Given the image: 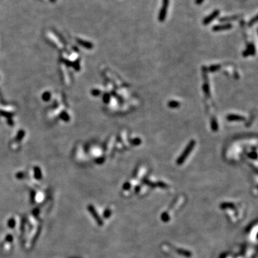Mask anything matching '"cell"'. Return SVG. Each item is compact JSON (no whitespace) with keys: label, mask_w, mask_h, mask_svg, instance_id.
I'll return each instance as SVG.
<instances>
[{"label":"cell","mask_w":258,"mask_h":258,"mask_svg":"<svg viewBox=\"0 0 258 258\" xmlns=\"http://www.w3.org/2000/svg\"><path fill=\"white\" fill-rule=\"evenodd\" d=\"M195 144H196V141L194 140L191 141L188 144V145L186 146L185 150L183 151L182 155H181L180 156H179V158L176 160L177 164L180 165V164H183V163L185 162V160L188 157V156L190 154V153L191 152L192 149H193L194 147Z\"/></svg>","instance_id":"obj_1"},{"label":"cell","mask_w":258,"mask_h":258,"mask_svg":"<svg viewBox=\"0 0 258 258\" xmlns=\"http://www.w3.org/2000/svg\"><path fill=\"white\" fill-rule=\"evenodd\" d=\"M169 0H163V4H162V7L160 10L159 14V20L160 22L164 21V19H166V14H167V10L168 7H169Z\"/></svg>","instance_id":"obj_2"},{"label":"cell","mask_w":258,"mask_h":258,"mask_svg":"<svg viewBox=\"0 0 258 258\" xmlns=\"http://www.w3.org/2000/svg\"><path fill=\"white\" fill-rule=\"evenodd\" d=\"M219 14V10H215L214 12H212V13L210 14L209 15H208L207 17H205V19L203 20V24H204V25H209V24H210L211 22H212L214 19H215L216 18L218 17Z\"/></svg>","instance_id":"obj_3"},{"label":"cell","mask_w":258,"mask_h":258,"mask_svg":"<svg viewBox=\"0 0 258 258\" xmlns=\"http://www.w3.org/2000/svg\"><path fill=\"white\" fill-rule=\"evenodd\" d=\"M88 210H89V212H90L91 215L93 216L94 219H96L97 223H98V224H99L100 226H102V225H103V221H102V219H100V216L98 215V213H97L96 209H95V208L93 207V206L89 205L88 206Z\"/></svg>","instance_id":"obj_4"},{"label":"cell","mask_w":258,"mask_h":258,"mask_svg":"<svg viewBox=\"0 0 258 258\" xmlns=\"http://www.w3.org/2000/svg\"><path fill=\"white\" fill-rule=\"evenodd\" d=\"M232 27V25L231 24L227 23V24H222V25H215L212 28V30L214 32H219V31H224V30H230Z\"/></svg>","instance_id":"obj_5"},{"label":"cell","mask_w":258,"mask_h":258,"mask_svg":"<svg viewBox=\"0 0 258 258\" xmlns=\"http://www.w3.org/2000/svg\"><path fill=\"white\" fill-rule=\"evenodd\" d=\"M227 119L230 121H243L245 120V118L243 116H239V115L231 114L227 116Z\"/></svg>","instance_id":"obj_6"},{"label":"cell","mask_w":258,"mask_h":258,"mask_svg":"<svg viewBox=\"0 0 258 258\" xmlns=\"http://www.w3.org/2000/svg\"><path fill=\"white\" fill-rule=\"evenodd\" d=\"M255 53V47L253 45L250 44L249 45V46L247 49V50H245L244 53H243V55L244 56H248V55H254Z\"/></svg>","instance_id":"obj_7"},{"label":"cell","mask_w":258,"mask_h":258,"mask_svg":"<svg viewBox=\"0 0 258 258\" xmlns=\"http://www.w3.org/2000/svg\"><path fill=\"white\" fill-rule=\"evenodd\" d=\"M239 16L238 15H235V16H231V17H223V18H220L219 19V21L220 22H228V21H232V20H236L237 19H239Z\"/></svg>","instance_id":"obj_8"},{"label":"cell","mask_w":258,"mask_h":258,"mask_svg":"<svg viewBox=\"0 0 258 258\" xmlns=\"http://www.w3.org/2000/svg\"><path fill=\"white\" fill-rule=\"evenodd\" d=\"M168 105H169V107L172 108H178L180 106V103L178 101H176V100H171V101L169 102Z\"/></svg>","instance_id":"obj_9"},{"label":"cell","mask_w":258,"mask_h":258,"mask_svg":"<svg viewBox=\"0 0 258 258\" xmlns=\"http://www.w3.org/2000/svg\"><path fill=\"white\" fill-rule=\"evenodd\" d=\"M177 252H178L179 254H180V255L185 256V257H190V256L191 255V252L184 250H177Z\"/></svg>","instance_id":"obj_10"},{"label":"cell","mask_w":258,"mask_h":258,"mask_svg":"<svg viewBox=\"0 0 258 258\" xmlns=\"http://www.w3.org/2000/svg\"><path fill=\"white\" fill-rule=\"evenodd\" d=\"M211 126H212V129L213 130V131H217V129H218V124H217V122L216 121L215 119H213L212 120L211 123Z\"/></svg>","instance_id":"obj_11"},{"label":"cell","mask_w":258,"mask_h":258,"mask_svg":"<svg viewBox=\"0 0 258 258\" xmlns=\"http://www.w3.org/2000/svg\"><path fill=\"white\" fill-rule=\"evenodd\" d=\"M203 90H204V92L206 96H209V87L208 83H205L203 86Z\"/></svg>","instance_id":"obj_12"},{"label":"cell","mask_w":258,"mask_h":258,"mask_svg":"<svg viewBox=\"0 0 258 258\" xmlns=\"http://www.w3.org/2000/svg\"><path fill=\"white\" fill-rule=\"evenodd\" d=\"M131 143L133 145H140L141 144V140L140 138H134L131 141Z\"/></svg>","instance_id":"obj_13"},{"label":"cell","mask_w":258,"mask_h":258,"mask_svg":"<svg viewBox=\"0 0 258 258\" xmlns=\"http://www.w3.org/2000/svg\"><path fill=\"white\" fill-rule=\"evenodd\" d=\"M220 65H212V66H211L209 67V70L210 71H216V70H219V68H220Z\"/></svg>","instance_id":"obj_14"},{"label":"cell","mask_w":258,"mask_h":258,"mask_svg":"<svg viewBox=\"0 0 258 258\" xmlns=\"http://www.w3.org/2000/svg\"><path fill=\"white\" fill-rule=\"evenodd\" d=\"M257 16H255V17H254L253 19L250 20V23H249V26H252V25H253L254 24L257 22Z\"/></svg>","instance_id":"obj_15"},{"label":"cell","mask_w":258,"mask_h":258,"mask_svg":"<svg viewBox=\"0 0 258 258\" xmlns=\"http://www.w3.org/2000/svg\"><path fill=\"white\" fill-rule=\"evenodd\" d=\"M249 157H250V158H251V159H257V153H256V152L250 153V154H249Z\"/></svg>","instance_id":"obj_16"},{"label":"cell","mask_w":258,"mask_h":258,"mask_svg":"<svg viewBox=\"0 0 258 258\" xmlns=\"http://www.w3.org/2000/svg\"><path fill=\"white\" fill-rule=\"evenodd\" d=\"M14 224H15V222H14V220L13 219H10V220L9 221V227H14Z\"/></svg>","instance_id":"obj_17"},{"label":"cell","mask_w":258,"mask_h":258,"mask_svg":"<svg viewBox=\"0 0 258 258\" xmlns=\"http://www.w3.org/2000/svg\"><path fill=\"white\" fill-rule=\"evenodd\" d=\"M204 0H196L195 3L197 4H201L203 3V1H204Z\"/></svg>","instance_id":"obj_18"},{"label":"cell","mask_w":258,"mask_h":258,"mask_svg":"<svg viewBox=\"0 0 258 258\" xmlns=\"http://www.w3.org/2000/svg\"><path fill=\"white\" fill-rule=\"evenodd\" d=\"M50 1L52 3H55V2H56V0H50Z\"/></svg>","instance_id":"obj_19"}]
</instances>
